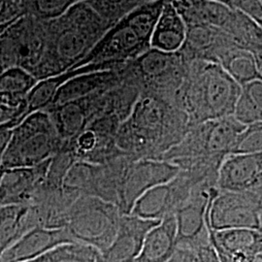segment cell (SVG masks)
Here are the masks:
<instances>
[{"label":"cell","mask_w":262,"mask_h":262,"mask_svg":"<svg viewBox=\"0 0 262 262\" xmlns=\"http://www.w3.org/2000/svg\"><path fill=\"white\" fill-rule=\"evenodd\" d=\"M58 20V32L45 38L44 54L33 72L39 81L59 75L69 66L74 68L103 37L109 28L85 2L73 5Z\"/></svg>","instance_id":"6da1fadb"},{"label":"cell","mask_w":262,"mask_h":262,"mask_svg":"<svg viewBox=\"0 0 262 262\" xmlns=\"http://www.w3.org/2000/svg\"><path fill=\"white\" fill-rule=\"evenodd\" d=\"M166 1L154 0L131 11L108 29L84 59L72 69L105 61L120 63L148 52L154 29Z\"/></svg>","instance_id":"7a4b0ae2"},{"label":"cell","mask_w":262,"mask_h":262,"mask_svg":"<svg viewBox=\"0 0 262 262\" xmlns=\"http://www.w3.org/2000/svg\"><path fill=\"white\" fill-rule=\"evenodd\" d=\"M241 85L223 66L208 61L192 78L187 94L189 127L233 116Z\"/></svg>","instance_id":"3957f363"},{"label":"cell","mask_w":262,"mask_h":262,"mask_svg":"<svg viewBox=\"0 0 262 262\" xmlns=\"http://www.w3.org/2000/svg\"><path fill=\"white\" fill-rule=\"evenodd\" d=\"M58 139L59 135L48 113L42 110L28 115L13 128L1 168L36 167L51 159Z\"/></svg>","instance_id":"277c9868"},{"label":"cell","mask_w":262,"mask_h":262,"mask_svg":"<svg viewBox=\"0 0 262 262\" xmlns=\"http://www.w3.org/2000/svg\"><path fill=\"white\" fill-rule=\"evenodd\" d=\"M122 215L116 203L83 195L70 208L66 228L75 242L89 245L102 253L115 239Z\"/></svg>","instance_id":"5b68a950"},{"label":"cell","mask_w":262,"mask_h":262,"mask_svg":"<svg viewBox=\"0 0 262 262\" xmlns=\"http://www.w3.org/2000/svg\"><path fill=\"white\" fill-rule=\"evenodd\" d=\"M245 127L233 116L199 123L189 127L182 141L166 152V159H173L170 161L172 163L195 159H225L231 155L235 142Z\"/></svg>","instance_id":"8992f818"},{"label":"cell","mask_w":262,"mask_h":262,"mask_svg":"<svg viewBox=\"0 0 262 262\" xmlns=\"http://www.w3.org/2000/svg\"><path fill=\"white\" fill-rule=\"evenodd\" d=\"M37 19L24 15L0 37V72L19 67L31 75L44 54L45 36Z\"/></svg>","instance_id":"52a82bcc"},{"label":"cell","mask_w":262,"mask_h":262,"mask_svg":"<svg viewBox=\"0 0 262 262\" xmlns=\"http://www.w3.org/2000/svg\"><path fill=\"white\" fill-rule=\"evenodd\" d=\"M262 199L254 190H219L208 211L213 230L247 228L261 231Z\"/></svg>","instance_id":"ba28073f"},{"label":"cell","mask_w":262,"mask_h":262,"mask_svg":"<svg viewBox=\"0 0 262 262\" xmlns=\"http://www.w3.org/2000/svg\"><path fill=\"white\" fill-rule=\"evenodd\" d=\"M179 172V166L164 159H142L132 163L122 179L120 195L122 214L128 215L139 197L152 187L168 183Z\"/></svg>","instance_id":"9c48e42d"},{"label":"cell","mask_w":262,"mask_h":262,"mask_svg":"<svg viewBox=\"0 0 262 262\" xmlns=\"http://www.w3.org/2000/svg\"><path fill=\"white\" fill-rule=\"evenodd\" d=\"M160 221L141 219L122 214L118 232L112 244L99 253L97 262H133L140 252L147 233Z\"/></svg>","instance_id":"30bf717a"},{"label":"cell","mask_w":262,"mask_h":262,"mask_svg":"<svg viewBox=\"0 0 262 262\" xmlns=\"http://www.w3.org/2000/svg\"><path fill=\"white\" fill-rule=\"evenodd\" d=\"M262 183V152L228 155L221 164L216 188L226 191L253 190Z\"/></svg>","instance_id":"8fae6325"},{"label":"cell","mask_w":262,"mask_h":262,"mask_svg":"<svg viewBox=\"0 0 262 262\" xmlns=\"http://www.w3.org/2000/svg\"><path fill=\"white\" fill-rule=\"evenodd\" d=\"M75 242L66 227L36 226L0 255L3 262H28L61 244Z\"/></svg>","instance_id":"7c38bea8"},{"label":"cell","mask_w":262,"mask_h":262,"mask_svg":"<svg viewBox=\"0 0 262 262\" xmlns=\"http://www.w3.org/2000/svg\"><path fill=\"white\" fill-rule=\"evenodd\" d=\"M51 161L49 159L31 168L4 170L0 180V207L28 204Z\"/></svg>","instance_id":"4fadbf2b"},{"label":"cell","mask_w":262,"mask_h":262,"mask_svg":"<svg viewBox=\"0 0 262 262\" xmlns=\"http://www.w3.org/2000/svg\"><path fill=\"white\" fill-rule=\"evenodd\" d=\"M177 251L175 215L165 216L147 233L133 262H167Z\"/></svg>","instance_id":"5bb4252c"},{"label":"cell","mask_w":262,"mask_h":262,"mask_svg":"<svg viewBox=\"0 0 262 262\" xmlns=\"http://www.w3.org/2000/svg\"><path fill=\"white\" fill-rule=\"evenodd\" d=\"M208 228L210 241L215 248L216 253L225 255L254 256L256 253L262 252L261 231L247 228L213 230L209 225Z\"/></svg>","instance_id":"9a60e30c"},{"label":"cell","mask_w":262,"mask_h":262,"mask_svg":"<svg viewBox=\"0 0 262 262\" xmlns=\"http://www.w3.org/2000/svg\"><path fill=\"white\" fill-rule=\"evenodd\" d=\"M187 26L171 1L167 0L160 13L150 40V47L174 54L186 43Z\"/></svg>","instance_id":"2e32d148"},{"label":"cell","mask_w":262,"mask_h":262,"mask_svg":"<svg viewBox=\"0 0 262 262\" xmlns=\"http://www.w3.org/2000/svg\"><path fill=\"white\" fill-rule=\"evenodd\" d=\"M36 226L35 209L29 204L0 207V255Z\"/></svg>","instance_id":"e0dca14e"},{"label":"cell","mask_w":262,"mask_h":262,"mask_svg":"<svg viewBox=\"0 0 262 262\" xmlns=\"http://www.w3.org/2000/svg\"><path fill=\"white\" fill-rule=\"evenodd\" d=\"M37 83L34 76L19 67L0 72V102L19 108Z\"/></svg>","instance_id":"ac0fdd59"},{"label":"cell","mask_w":262,"mask_h":262,"mask_svg":"<svg viewBox=\"0 0 262 262\" xmlns=\"http://www.w3.org/2000/svg\"><path fill=\"white\" fill-rule=\"evenodd\" d=\"M111 79L112 73L105 70L76 76L59 88L52 104L57 106L78 101L85 95L104 86Z\"/></svg>","instance_id":"d6986e66"},{"label":"cell","mask_w":262,"mask_h":262,"mask_svg":"<svg viewBox=\"0 0 262 262\" xmlns=\"http://www.w3.org/2000/svg\"><path fill=\"white\" fill-rule=\"evenodd\" d=\"M217 63L223 66L240 85L261 78L259 74V60L252 51L247 49L233 50L231 53L225 54Z\"/></svg>","instance_id":"ffe728a7"},{"label":"cell","mask_w":262,"mask_h":262,"mask_svg":"<svg viewBox=\"0 0 262 262\" xmlns=\"http://www.w3.org/2000/svg\"><path fill=\"white\" fill-rule=\"evenodd\" d=\"M233 117L244 125L262 122V79L241 85Z\"/></svg>","instance_id":"44dd1931"},{"label":"cell","mask_w":262,"mask_h":262,"mask_svg":"<svg viewBox=\"0 0 262 262\" xmlns=\"http://www.w3.org/2000/svg\"><path fill=\"white\" fill-rule=\"evenodd\" d=\"M51 119L59 137H77L84 130L85 114L78 101L57 105Z\"/></svg>","instance_id":"7402d4cb"},{"label":"cell","mask_w":262,"mask_h":262,"mask_svg":"<svg viewBox=\"0 0 262 262\" xmlns=\"http://www.w3.org/2000/svg\"><path fill=\"white\" fill-rule=\"evenodd\" d=\"M100 168L94 164L76 162L62 179V187L67 191H82L85 195L95 196Z\"/></svg>","instance_id":"603a6c76"},{"label":"cell","mask_w":262,"mask_h":262,"mask_svg":"<svg viewBox=\"0 0 262 262\" xmlns=\"http://www.w3.org/2000/svg\"><path fill=\"white\" fill-rule=\"evenodd\" d=\"M99 252L93 247L79 242H69L58 245L28 262H97Z\"/></svg>","instance_id":"cb8c5ba5"},{"label":"cell","mask_w":262,"mask_h":262,"mask_svg":"<svg viewBox=\"0 0 262 262\" xmlns=\"http://www.w3.org/2000/svg\"><path fill=\"white\" fill-rule=\"evenodd\" d=\"M78 0H20L24 15L37 20H53L63 16Z\"/></svg>","instance_id":"d4e9b609"},{"label":"cell","mask_w":262,"mask_h":262,"mask_svg":"<svg viewBox=\"0 0 262 262\" xmlns=\"http://www.w3.org/2000/svg\"><path fill=\"white\" fill-rule=\"evenodd\" d=\"M85 2L108 24H117L119 20L142 5L154 0H78Z\"/></svg>","instance_id":"484cf974"},{"label":"cell","mask_w":262,"mask_h":262,"mask_svg":"<svg viewBox=\"0 0 262 262\" xmlns=\"http://www.w3.org/2000/svg\"><path fill=\"white\" fill-rule=\"evenodd\" d=\"M262 152V122L246 125L235 142L231 155Z\"/></svg>","instance_id":"4316f807"},{"label":"cell","mask_w":262,"mask_h":262,"mask_svg":"<svg viewBox=\"0 0 262 262\" xmlns=\"http://www.w3.org/2000/svg\"><path fill=\"white\" fill-rule=\"evenodd\" d=\"M171 61L172 54L151 48L141 57V67L145 74L157 77L166 72L171 66Z\"/></svg>","instance_id":"83f0119b"},{"label":"cell","mask_w":262,"mask_h":262,"mask_svg":"<svg viewBox=\"0 0 262 262\" xmlns=\"http://www.w3.org/2000/svg\"><path fill=\"white\" fill-rule=\"evenodd\" d=\"M233 9L237 10L255 26L262 28L261 0H234Z\"/></svg>","instance_id":"f1b7e54d"},{"label":"cell","mask_w":262,"mask_h":262,"mask_svg":"<svg viewBox=\"0 0 262 262\" xmlns=\"http://www.w3.org/2000/svg\"><path fill=\"white\" fill-rule=\"evenodd\" d=\"M24 16L20 0H0V26Z\"/></svg>","instance_id":"f546056e"},{"label":"cell","mask_w":262,"mask_h":262,"mask_svg":"<svg viewBox=\"0 0 262 262\" xmlns=\"http://www.w3.org/2000/svg\"><path fill=\"white\" fill-rule=\"evenodd\" d=\"M189 262H220L215 248L211 243L202 244L187 251Z\"/></svg>","instance_id":"4dcf8cb0"},{"label":"cell","mask_w":262,"mask_h":262,"mask_svg":"<svg viewBox=\"0 0 262 262\" xmlns=\"http://www.w3.org/2000/svg\"><path fill=\"white\" fill-rule=\"evenodd\" d=\"M97 142L98 136L96 135V133L92 129H86L77 136L76 145L78 150L86 154L97 148Z\"/></svg>","instance_id":"1f68e13d"},{"label":"cell","mask_w":262,"mask_h":262,"mask_svg":"<svg viewBox=\"0 0 262 262\" xmlns=\"http://www.w3.org/2000/svg\"><path fill=\"white\" fill-rule=\"evenodd\" d=\"M25 113V104H23L19 108H11L9 106L0 102V124L8 122L10 120L17 118L19 122L24 119Z\"/></svg>","instance_id":"d6a6232c"},{"label":"cell","mask_w":262,"mask_h":262,"mask_svg":"<svg viewBox=\"0 0 262 262\" xmlns=\"http://www.w3.org/2000/svg\"><path fill=\"white\" fill-rule=\"evenodd\" d=\"M167 262H189L188 253L185 250L177 249L175 254Z\"/></svg>","instance_id":"836d02e7"},{"label":"cell","mask_w":262,"mask_h":262,"mask_svg":"<svg viewBox=\"0 0 262 262\" xmlns=\"http://www.w3.org/2000/svg\"><path fill=\"white\" fill-rule=\"evenodd\" d=\"M210 1L224 4L225 6H227V7L231 8V9H233V1H234V0H210Z\"/></svg>","instance_id":"e575fe53"},{"label":"cell","mask_w":262,"mask_h":262,"mask_svg":"<svg viewBox=\"0 0 262 262\" xmlns=\"http://www.w3.org/2000/svg\"><path fill=\"white\" fill-rule=\"evenodd\" d=\"M15 21V20H14ZM14 21H11L9 24H4V25H1L0 26V37H1V35L3 34V32L5 31V29L9 27L10 25L12 24V23H14Z\"/></svg>","instance_id":"d590c367"},{"label":"cell","mask_w":262,"mask_h":262,"mask_svg":"<svg viewBox=\"0 0 262 262\" xmlns=\"http://www.w3.org/2000/svg\"><path fill=\"white\" fill-rule=\"evenodd\" d=\"M252 262H262V252L261 253H256L254 255Z\"/></svg>","instance_id":"8d00e7d4"},{"label":"cell","mask_w":262,"mask_h":262,"mask_svg":"<svg viewBox=\"0 0 262 262\" xmlns=\"http://www.w3.org/2000/svg\"><path fill=\"white\" fill-rule=\"evenodd\" d=\"M259 74H260L262 79V60L259 62Z\"/></svg>","instance_id":"74e56055"},{"label":"cell","mask_w":262,"mask_h":262,"mask_svg":"<svg viewBox=\"0 0 262 262\" xmlns=\"http://www.w3.org/2000/svg\"><path fill=\"white\" fill-rule=\"evenodd\" d=\"M261 1H262V0H261Z\"/></svg>","instance_id":"f35d334b"}]
</instances>
